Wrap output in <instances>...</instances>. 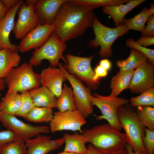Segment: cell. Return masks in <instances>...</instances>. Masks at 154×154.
Listing matches in <instances>:
<instances>
[{
    "mask_svg": "<svg viewBox=\"0 0 154 154\" xmlns=\"http://www.w3.org/2000/svg\"><path fill=\"white\" fill-rule=\"evenodd\" d=\"M83 115L77 110L54 112L49 122L50 131L52 133L62 130L78 131L81 134L82 127L86 121Z\"/></svg>",
    "mask_w": 154,
    "mask_h": 154,
    "instance_id": "obj_11",
    "label": "cell"
},
{
    "mask_svg": "<svg viewBox=\"0 0 154 154\" xmlns=\"http://www.w3.org/2000/svg\"><path fill=\"white\" fill-rule=\"evenodd\" d=\"M66 47V42L52 32L44 43L35 50L29 63L32 66H37L40 65L42 61L45 59L49 61L50 67H56L58 66L59 60L61 59L67 64V60L63 55Z\"/></svg>",
    "mask_w": 154,
    "mask_h": 154,
    "instance_id": "obj_6",
    "label": "cell"
},
{
    "mask_svg": "<svg viewBox=\"0 0 154 154\" xmlns=\"http://www.w3.org/2000/svg\"><path fill=\"white\" fill-rule=\"evenodd\" d=\"M143 125L149 130L154 131V108L148 106H139L135 109Z\"/></svg>",
    "mask_w": 154,
    "mask_h": 154,
    "instance_id": "obj_29",
    "label": "cell"
},
{
    "mask_svg": "<svg viewBox=\"0 0 154 154\" xmlns=\"http://www.w3.org/2000/svg\"><path fill=\"white\" fill-rule=\"evenodd\" d=\"M1 1L6 7L8 10L13 7L21 0H1Z\"/></svg>",
    "mask_w": 154,
    "mask_h": 154,
    "instance_id": "obj_40",
    "label": "cell"
},
{
    "mask_svg": "<svg viewBox=\"0 0 154 154\" xmlns=\"http://www.w3.org/2000/svg\"><path fill=\"white\" fill-rule=\"evenodd\" d=\"M38 1V0H26L25 3L28 5H34Z\"/></svg>",
    "mask_w": 154,
    "mask_h": 154,
    "instance_id": "obj_47",
    "label": "cell"
},
{
    "mask_svg": "<svg viewBox=\"0 0 154 154\" xmlns=\"http://www.w3.org/2000/svg\"><path fill=\"white\" fill-rule=\"evenodd\" d=\"M40 84L48 88L58 98L60 96L63 82L67 79L59 68L49 67L39 74Z\"/></svg>",
    "mask_w": 154,
    "mask_h": 154,
    "instance_id": "obj_18",
    "label": "cell"
},
{
    "mask_svg": "<svg viewBox=\"0 0 154 154\" xmlns=\"http://www.w3.org/2000/svg\"><path fill=\"white\" fill-rule=\"evenodd\" d=\"M57 154H78L75 153L63 151L62 152H60Z\"/></svg>",
    "mask_w": 154,
    "mask_h": 154,
    "instance_id": "obj_49",
    "label": "cell"
},
{
    "mask_svg": "<svg viewBox=\"0 0 154 154\" xmlns=\"http://www.w3.org/2000/svg\"><path fill=\"white\" fill-rule=\"evenodd\" d=\"M147 25L143 31L141 33L142 36L154 37V15H151L149 17Z\"/></svg>",
    "mask_w": 154,
    "mask_h": 154,
    "instance_id": "obj_37",
    "label": "cell"
},
{
    "mask_svg": "<svg viewBox=\"0 0 154 154\" xmlns=\"http://www.w3.org/2000/svg\"><path fill=\"white\" fill-rule=\"evenodd\" d=\"M58 66L72 86L76 110L85 118L88 117L93 112L90 98L91 90L81 80L68 73L61 62H59Z\"/></svg>",
    "mask_w": 154,
    "mask_h": 154,
    "instance_id": "obj_9",
    "label": "cell"
},
{
    "mask_svg": "<svg viewBox=\"0 0 154 154\" xmlns=\"http://www.w3.org/2000/svg\"><path fill=\"white\" fill-rule=\"evenodd\" d=\"M87 147V150L85 154H102L90 144Z\"/></svg>",
    "mask_w": 154,
    "mask_h": 154,
    "instance_id": "obj_43",
    "label": "cell"
},
{
    "mask_svg": "<svg viewBox=\"0 0 154 154\" xmlns=\"http://www.w3.org/2000/svg\"><path fill=\"white\" fill-rule=\"evenodd\" d=\"M149 11L150 15H154V4L153 2H151L150 4V8L149 9Z\"/></svg>",
    "mask_w": 154,
    "mask_h": 154,
    "instance_id": "obj_48",
    "label": "cell"
},
{
    "mask_svg": "<svg viewBox=\"0 0 154 154\" xmlns=\"http://www.w3.org/2000/svg\"><path fill=\"white\" fill-rule=\"evenodd\" d=\"M21 103V95L18 93L5 95L1 99L0 112L15 116L20 111Z\"/></svg>",
    "mask_w": 154,
    "mask_h": 154,
    "instance_id": "obj_26",
    "label": "cell"
},
{
    "mask_svg": "<svg viewBox=\"0 0 154 154\" xmlns=\"http://www.w3.org/2000/svg\"><path fill=\"white\" fill-rule=\"evenodd\" d=\"M102 154H127L126 148L119 150L107 152L102 153Z\"/></svg>",
    "mask_w": 154,
    "mask_h": 154,
    "instance_id": "obj_44",
    "label": "cell"
},
{
    "mask_svg": "<svg viewBox=\"0 0 154 154\" xmlns=\"http://www.w3.org/2000/svg\"><path fill=\"white\" fill-rule=\"evenodd\" d=\"M24 141L27 148L26 154H47L59 149L64 143L63 137L51 140L50 136L40 134Z\"/></svg>",
    "mask_w": 154,
    "mask_h": 154,
    "instance_id": "obj_15",
    "label": "cell"
},
{
    "mask_svg": "<svg viewBox=\"0 0 154 154\" xmlns=\"http://www.w3.org/2000/svg\"><path fill=\"white\" fill-rule=\"evenodd\" d=\"M5 85V83L4 79L0 78V92L4 90Z\"/></svg>",
    "mask_w": 154,
    "mask_h": 154,
    "instance_id": "obj_46",
    "label": "cell"
},
{
    "mask_svg": "<svg viewBox=\"0 0 154 154\" xmlns=\"http://www.w3.org/2000/svg\"><path fill=\"white\" fill-rule=\"evenodd\" d=\"M24 140L19 139L0 148V154H26Z\"/></svg>",
    "mask_w": 154,
    "mask_h": 154,
    "instance_id": "obj_32",
    "label": "cell"
},
{
    "mask_svg": "<svg viewBox=\"0 0 154 154\" xmlns=\"http://www.w3.org/2000/svg\"><path fill=\"white\" fill-rule=\"evenodd\" d=\"M95 75L93 78V80L95 82L100 83V79L108 75V71L98 65L95 68L94 71Z\"/></svg>",
    "mask_w": 154,
    "mask_h": 154,
    "instance_id": "obj_38",
    "label": "cell"
},
{
    "mask_svg": "<svg viewBox=\"0 0 154 154\" xmlns=\"http://www.w3.org/2000/svg\"><path fill=\"white\" fill-rule=\"evenodd\" d=\"M21 95V108L19 112L15 116L24 118L35 106L29 91L22 92Z\"/></svg>",
    "mask_w": 154,
    "mask_h": 154,
    "instance_id": "obj_33",
    "label": "cell"
},
{
    "mask_svg": "<svg viewBox=\"0 0 154 154\" xmlns=\"http://www.w3.org/2000/svg\"><path fill=\"white\" fill-rule=\"evenodd\" d=\"M21 59L17 52L8 48L0 50V78H5L13 68L18 66Z\"/></svg>",
    "mask_w": 154,
    "mask_h": 154,
    "instance_id": "obj_21",
    "label": "cell"
},
{
    "mask_svg": "<svg viewBox=\"0 0 154 154\" xmlns=\"http://www.w3.org/2000/svg\"><path fill=\"white\" fill-rule=\"evenodd\" d=\"M150 16L149 9L143 8L141 11L133 18L124 19L122 23L125 24L129 30H133L142 33L145 27V24Z\"/></svg>",
    "mask_w": 154,
    "mask_h": 154,
    "instance_id": "obj_28",
    "label": "cell"
},
{
    "mask_svg": "<svg viewBox=\"0 0 154 154\" xmlns=\"http://www.w3.org/2000/svg\"><path fill=\"white\" fill-rule=\"evenodd\" d=\"M147 59V57L140 52L131 48L129 57L125 60L118 61L117 65L119 68V71L135 70Z\"/></svg>",
    "mask_w": 154,
    "mask_h": 154,
    "instance_id": "obj_24",
    "label": "cell"
},
{
    "mask_svg": "<svg viewBox=\"0 0 154 154\" xmlns=\"http://www.w3.org/2000/svg\"><path fill=\"white\" fill-rule=\"evenodd\" d=\"M92 105L100 110L101 115L96 116L98 120L105 119L112 127L121 131L123 128L119 120L117 110L120 106L129 104V100L124 98L109 95L105 96L94 93L90 96Z\"/></svg>",
    "mask_w": 154,
    "mask_h": 154,
    "instance_id": "obj_7",
    "label": "cell"
},
{
    "mask_svg": "<svg viewBox=\"0 0 154 154\" xmlns=\"http://www.w3.org/2000/svg\"><path fill=\"white\" fill-rule=\"evenodd\" d=\"M117 114L125 132L127 143L134 152L147 154L142 140L145 135V127L141 123L135 108L129 104L122 106L118 108Z\"/></svg>",
    "mask_w": 154,
    "mask_h": 154,
    "instance_id": "obj_3",
    "label": "cell"
},
{
    "mask_svg": "<svg viewBox=\"0 0 154 154\" xmlns=\"http://www.w3.org/2000/svg\"><path fill=\"white\" fill-rule=\"evenodd\" d=\"M99 65L108 71L111 68L112 66L111 62L107 59L101 60Z\"/></svg>",
    "mask_w": 154,
    "mask_h": 154,
    "instance_id": "obj_41",
    "label": "cell"
},
{
    "mask_svg": "<svg viewBox=\"0 0 154 154\" xmlns=\"http://www.w3.org/2000/svg\"><path fill=\"white\" fill-rule=\"evenodd\" d=\"M0 121L5 128L12 131L19 139L24 140L50 132L49 126L30 125L22 121L15 116L0 112Z\"/></svg>",
    "mask_w": 154,
    "mask_h": 154,
    "instance_id": "obj_10",
    "label": "cell"
},
{
    "mask_svg": "<svg viewBox=\"0 0 154 154\" xmlns=\"http://www.w3.org/2000/svg\"><path fill=\"white\" fill-rule=\"evenodd\" d=\"M129 102L134 108L146 106L154 107V87L143 92L137 96L132 97Z\"/></svg>",
    "mask_w": 154,
    "mask_h": 154,
    "instance_id": "obj_31",
    "label": "cell"
},
{
    "mask_svg": "<svg viewBox=\"0 0 154 154\" xmlns=\"http://www.w3.org/2000/svg\"><path fill=\"white\" fill-rule=\"evenodd\" d=\"M34 6L28 5L24 2L19 7L18 18L12 31L16 39H22L38 24V18L34 11Z\"/></svg>",
    "mask_w": 154,
    "mask_h": 154,
    "instance_id": "obj_12",
    "label": "cell"
},
{
    "mask_svg": "<svg viewBox=\"0 0 154 154\" xmlns=\"http://www.w3.org/2000/svg\"><path fill=\"white\" fill-rule=\"evenodd\" d=\"M125 148L127 151V154H143L138 152H134L131 146L127 143Z\"/></svg>",
    "mask_w": 154,
    "mask_h": 154,
    "instance_id": "obj_45",
    "label": "cell"
},
{
    "mask_svg": "<svg viewBox=\"0 0 154 154\" xmlns=\"http://www.w3.org/2000/svg\"><path fill=\"white\" fill-rule=\"evenodd\" d=\"M126 45L128 47L135 48L144 55L151 63L154 65V50L145 47L137 43L133 39L127 40Z\"/></svg>",
    "mask_w": 154,
    "mask_h": 154,
    "instance_id": "obj_34",
    "label": "cell"
},
{
    "mask_svg": "<svg viewBox=\"0 0 154 154\" xmlns=\"http://www.w3.org/2000/svg\"><path fill=\"white\" fill-rule=\"evenodd\" d=\"M135 42L138 44L146 48L154 44V37L142 36L139 38Z\"/></svg>",
    "mask_w": 154,
    "mask_h": 154,
    "instance_id": "obj_39",
    "label": "cell"
},
{
    "mask_svg": "<svg viewBox=\"0 0 154 154\" xmlns=\"http://www.w3.org/2000/svg\"><path fill=\"white\" fill-rule=\"evenodd\" d=\"M153 87L154 65L147 59L134 70L128 89L139 94Z\"/></svg>",
    "mask_w": 154,
    "mask_h": 154,
    "instance_id": "obj_13",
    "label": "cell"
},
{
    "mask_svg": "<svg viewBox=\"0 0 154 154\" xmlns=\"http://www.w3.org/2000/svg\"><path fill=\"white\" fill-rule=\"evenodd\" d=\"M1 95H0V108L1 106Z\"/></svg>",
    "mask_w": 154,
    "mask_h": 154,
    "instance_id": "obj_50",
    "label": "cell"
},
{
    "mask_svg": "<svg viewBox=\"0 0 154 154\" xmlns=\"http://www.w3.org/2000/svg\"><path fill=\"white\" fill-rule=\"evenodd\" d=\"M95 17L93 10L68 0L62 5L56 17L53 32L65 42L77 38L92 26Z\"/></svg>",
    "mask_w": 154,
    "mask_h": 154,
    "instance_id": "obj_1",
    "label": "cell"
},
{
    "mask_svg": "<svg viewBox=\"0 0 154 154\" xmlns=\"http://www.w3.org/2000/svg\"><path fill=\"white\" fill-rule=\"evenodd\" d=\"M8 11L7 8L0 0V21L4 17Z\"/></svg>",
    "mask_w": 154,
    "mask_h": 154,
    "instance_id": "obj_42",
    "label": "cell"
},
{
    "mask_svg": "<svg viewBox=\"0 0 154 154\" xmlns=\"http://www.w3.org/2000/svg\"><path fill=\"white\" fill-rule=\"evenodd\" d=\"M145 135L142 138V142L147 154H154V131L145 127Z\"/></svg>",
    "mask_w": 154,
    "mask_h": 154,
    "instance_id": "obj_35",
    "label": "cell"
},
{
    "mask_svg": "<svg viewBox=\"0 0 154 154\" xmlns=\"http://www.w3.org/2000/svg\"><path fill=\"white\" fill-rule=\"evenodd\" d=\"M54 108L61 112L76 110L72 89L65 83H64L60 96L57 98Z\"/></svg>",
    "mask_w": 154,
    "mask_h": 154,
    "instance_id": "obj_25",
    "label": "cell"
},
{
    "mask_svg": "<svg viewBox=\"0 0 154 154\" xmlns=\"http://www.w3.org/2000/svg\"><path fill=\"white\" fill-rule=\"evenodd\" d=\"M147 1L146 0H130L125 4L116 6H103L101 7L103 12L110 15L112 17L116 27L122 23L126 14L135 7Z\"/></svg>",
    "mask_w": 154,
    "mask_h": 154,
    "instance_id": "obj_19",
    "label": "cell"
},
{
    "mask_svg": "<svg viewBox=\"0 0 154 154\" xmlns=\"http://www.w3.org/2000/svg\"><path fill=\"white\" fill-rule=\"evenodd\" d=\"M94 57V56L80 57L68 54L65 56L67 63L63 65L68 73L84 82L93 91L98 88L100 84L93 80L95 72L92 67L91 62Z\"/></svg>",
    "mask_w": 154,
    "mask_h": 154,
    "instance_id": "obj_8",
    "label": "cell"
},
{
    "mask_svg": "<svg viewBox=\"0 0 154 154\" xmlns=\"http://www.w3.org/2000/svg\"><path fill=\"white\" fill-rule=\"evenodd\" d=\"M76 4L83 5L89 10L94 9L103 6H116L126 3L130 0H69Z\"/></svg>",
    "mask_w": 154,
    "mask_h": 154,
    "instance_id": "obj_30",
    "label": "cell"
},
{
    "mask_svg": "<svg viewBox=\"0 0 154 154\" xmlns=\"http://www.w3.org/2000/svg\"><path fill=\"white\" fill-rule=\"evenodd\" d=\"M29 92L35 107L54 108L57 98L47 87L39 86Z\"/></svg>",
    "mask_w": 154,
    "mask_h": 154,
    "instance_id": "obj_20",
    "label": "cell"
},
{
    "mask_svg": "<svg viewBox=\"0 0 154 154\" xmlns=\"http://www.w3.org/2000/svg\"><path fill=\"white\" fill-rule=\"evenodd\" d=\"M92 27L95 34V38L89 42L88 46L96 48L100 47L99 54L102 58L112 56V46L118 37L126 35L129 30L123 23L115 28L107 27L102 24L98 18L95 17Z\"/></svg>",
    "mask_w": 154,
    "mask_h": 154,
    "instance_id": "obj_4",
    "label": "cell"
},
{
    "mask_svg": "<svg viewBox=\"0 0 154 154\" xmlns=\"http://www.w3.org/2000/svg\"><path fill=\"white\" fill-rule=\"evenodd\" d=\"M4 80L8 88L5 95L29 91L40 85L39 74L35 73L33 66L27 62L13 68Z\"/></svg>",
    "mask_w": 154,
    "mask_h": 154,
    "instance_id": "obj_5",
    "label": "cell"
},
{
    "mask_svg": "<svg viewBox=\"0 0 154 154\" xmlns=\"http://www.w3.org/2000/svg\"><path fill=\"white\" fill-rule=\"evenodd\" d=\"M54 113L51 108L35 107L24 118L35 123H48L52 119Z\"/></svg>",
    "mask_w": 154,
    "mask_h": 154,
    "instance_id": "obj_27",
    "label": "cell"
},
{
    "mask_svg": "<svg viewBox=\"0 0 154 154\" xmlns=\"http://www.w3.org/2000/svg\"><path fill=\"white\" fill-rule=\"evenodd\" d=\"M68 0H39L34 6V11L41 25H51L62 5Z\"/></svg>",
    "mask_w": 154,
    "mask_h": 154,
    "instance_id": "obj_16",
    "label": "cell"
},
{
    "mask_svg": "<svg viewBox=\"0 0 154 154\" xmlns=\"http://www.w3.org/2000/svg\"><path fill=\"white\" fill-rule=\"evenodd\" d=\"M86 143L103 153L125 148L127 141L125 133L109 123L84 128L81 133Z\"/></svg>",
    "mask_w": 154,
    "mask_h": 154,
    "instance_id": "obj_2",
    "label": "cell"
},
{
    "mask_svg": "<svg viewBox=\"0 0 154 154\" xmlns=\"http://www.w3.org/2000/svg\"><path fill=\"white\" fill-rule=\"evenodd\" d=\"M19 139L12 131L7 129L0 131V148Z\"/></svg>",
    "mask_w": 154,
    "mask_h": 154,
    "instance_id": "obj_36",
    "label": "cell"
},
{
    "mask_svg": "<svg viewBox=\"0 0 154 154\" xmlns=\"http://www.w3.org/2000/svg\"><path fill=\"white\" fill-rule=\"evenodd\" d=\"M134 70L119 71L111 79L110 95L117 96L124 90L129 88Z\"/></svg>",
    "mask_w": 154,
    "mask_h": 154,
    "instance_id": "obj_22",
    "label": "cell"
},
{
    "mask_svg": "<svg viewBox=\"0 0 154 154\" xmlns=\"http://www.w3.org/2000/svg\"><path fill=\"white\" fill-rule=\"evenodd\" d=\"M21 1L13 7L9 9L5 15L0 21V50L8 48L15 52H18V47L11 43L9 36L15 25V19L20 6L23 3Z\"/></svg>",
    "mask_w": 154,
    "mask_h": 154,
    "instance_id": "obj_17",
    "label": "cell"
},
{
    "mask_svg": "<svg viewBox=\"0 0 154 154\" xmlns=\"http://www.w3.org/2000/svg\"><path fill=\"white\" fill-rule=\"evenodd\" d=\"M77 131L72 134L65 133L63 135L65 146L63 151L85 154L87 150L86 142L81 134Z\"/></svg>",
    "mask_w": 154,
    "mask_h": 154,
    "instance_id": "obj_23",
    "label": "cell"
},
{
    "mask_svg": "<svg viewBox=\"0 0 154 154\" xmlns=\"http://www.w3.org/2000/svg\"><path fill=\"white\" fill-rule=\"evenodd\" d=\"M54 28L53 23L43 25L38 24L21 39L18 46L19 51L24 53L38 48L46 41Z\"/></svg>",
    "mask_w": 154,
    "mask_h": 154,
    "instance_id": "obj_14",
    "label": "cell"
}]
</instances>
